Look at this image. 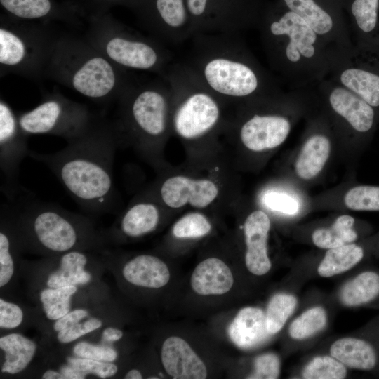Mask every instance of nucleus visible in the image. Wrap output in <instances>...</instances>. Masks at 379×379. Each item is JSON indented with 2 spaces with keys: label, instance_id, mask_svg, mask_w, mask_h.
<instances>
[{
  "label": "nucleus",
  "instance_id": "15",
  "mask_svg": "<svg viewBox=\"0 0 379 379\" xmlns=\"http://www.w3.org/2000/svg\"><path fill=\"white\" fill-rule=\"evenodd\" d=\"M315 89L331 110L355 132L368 133L374 128L377 110L348 88L326 77Z\"/></svg>",
  "mask_w": 379,
  "mask_h": 379
},
{
  "label": "nucleus",
  "instance_id": "10",
  "mask_svg": "<svg viewBox=\"0 0 379 379\" xmlns=\"http://www.w3.org/2000/svg\"><path fill=\"white\" fill-rule=\"evenodd\" d=\"M156 39L179 44L193 36L185 0H126Z\"/></svg>",
  "mask_w": 379,
  "mask_h": 379
},
{
  "label": "nucleus",
  "instance_id": "2",
  "mask_svg": "<svg viewBox=\"0 0 379 379\" xmlns=\"http://www.w3.org/2000/svg\"><path fill=\"white\" fill-rule=\"evenodd\" d=\"M284 8L271 6L260 13L256 27L267 60L291 88H313L328 77L339 58L301 17Z\"/></svg>",
  "mask_w": 379,
  "mask_h": 379
},
{
  "label": "nucleus",
  "instance_id": "40",
  "mask_svg": "<svg viewBox=\"0 0 379 379\" xmlns=\"http://www.w3.org/2000/svg\"><path fill=\"white\" fill-rule=\"evenodd\" d=\"M211 224L207 217L199 212L187 213L180 218L173 227V234L178 238L194 239L209 233Z\"/></svg>",
  "mask_w": 379,
  "mask_h": 379
},
{
  "label": "nucleus",
  "instance_id": "3",
  "mask_svg": "<svg viewBox=\"0 0 379 379\" xmlns=\"http://www.w3.org/2000/svg\"><path fill=\"white\" fill-rule=\"evenodd\" d=\"M187 63L222 101L248 102L281 93L239 34H197Z\"/></svg>",
  "mask_w": 379,
  "mask_h": 379
},
{
  "label": "nucleus",
  "instance_id": "37",
  "mask_svg": "<svg viewBox=\"0 0 379 379\" xmlns=\"http://www.w3.org/2000/svg\"><path fill=\"white\" fill-rule=\"evenodd\" d=\"M296 305V298L291 295L280 293L272 298L265 314L267 328L271 335L282 328Z\"/></svg>",
  "mask_w": 379,
  "mask_h": 379
},
{
  "label": "nucleus",
  "instance_id": "35",
  "mask_svg": "<svg viewBox=\"0 0 379 379\" xmlns=\"http://www.w3.org/2000/svg\"><path fill=\"white\" fill-rule=\"evenodd\" d=\"M2 8L12 16L22 20H38L58 13L53 0H0Z\"/></svg>",
  "mask_w": 379,
  "mask_h": 379
},
{
  "label": "nucleus",
  "instance_id": "5",
  "mask_svg": "<svg viewBox=\"0 0 379 379\" xmlns=\"http://www.w3.org/2000/svg\"><path fill=\"white\" fill-rule=\"evenodd\" d=\"M163 76L171 94V128L178 137L197 140L217 128L222 101L187 63L171 65Z\"/></svg>",
  "mask_w": 379,
  "mask_h": 379
},
{
  "label": "nucleus",
  "instance_id": "33",
  "mask_svg": "<svg viewBox=\"0 0 379 379\" xmlns=\"http://www.w3.org/2000/svg\"><path fill=\"white\" fill-rule=\"evenodd\" d=\"M364 257L363 248L354 244L329 248L318 267L324 277L343 273L358 264Z\"/></svg>",
  "mask_w": 379,
  "mask_h": 379
},
{
  "label": "nucleus",
  "instance_id": "12",
  "mask_svg": "<svg viewBox=\"0 0 379 379\" xmlns=\"http://www.w3.org/2000/svg\"><path fill=\"white\" fill-rule=\"evenodd\" d=\"M284 6L301 17L336 54L339 62L347 57L353 45L347 24L339 10L321 0H281Z\"/></svg>",
  "mask_w": 379,
  "mask_h": 379
},
{
  "label": "nucleus",
  "instance_id": "38",
  "mask_svg": "<svg viewBox=\"0 0 379 379\" xmlns=\"http://www.w3.org/2000/svg\"><path fill=\"white\" fill-rule=\"evenodd\" d=\"M326 324V312L321 307H315L305 311L291 323L289 334L293 339H305L321 331Z\"/></svg>",
  "mask_w": 379,
  "mask_h": 379
},
{
  "label": "nucleus",
  "instance_id": "31",
  "mask_svg": "<svg viewBox=\"0 0 379 379\" xmlns=\"http://www.w3.org/2000/svg\"><path fill=\"white\" fill-rule=\"evenodd\" d=\"M340 298L349 307L374 302L379 298V272L366 270L359 273L344 286Z\"/></svg>",
  "mask_w": 379,
  "mask_h": 379
},
{
  "label": "nucleus",
  "instance_id": "46",
  "mask_svg": "<svg viewBox=\"0 0 379 379\" xmlns=\"http://www.w3.org/2000/svg\"><path fill=\"white\" fill-rule=\"evenodd\" d=\"M263 204L274 211L295 215L299 210V204L293 197L279 192H268L262 197Z\"/></svg>",
  "mask_w": 379,
  "mask_h": 379
},
{
  "label": "nucleus",
  "instance_id": "19",
  "mask_svg": "<svg viewBox=\"0 0 379 379\" xmlns=\"http://www.w3.org/2000/svg\"><path fill=\"white\" fill-rule=\"evenodd\" d=\"M161 220L159 204L143 199L130 205L111 227L105 230L107 244L121 238H138L156 230Z\"/></svg>",
  "mask_w": 379,
  "mask_h": 379
},
{
  "label": "nucleus",
  "instance_id": "16",
  "mask_svg": "<svg viewBox=\"0 0 379 379\" xmlns=\"http://www.w3.org/2000/svg\"><path fill=\"white\" fill-rule=\"evenodd\" d=\"M159 194L162 203L169 208H179L190 205L204 208L218 198L219 187L209 179H193L177 175L162 182Z\"/></svg>",
  "mask_w": 379,
  "mask_h": 379
},
{
  "label": "nucleus",
  "instance_id": "9",
  "mask_svg": "<svg viewBox=\"0 0 379 379\" xmlns=\"http://www.w3.org/2000/svg\"><path fill=\"white\" fill-rule=\"evenodd\" d=\"M18 119L26 135H54L67 141L80 135L93 124L84 106L60 97L44 100L35 108L20 114Z\"/></svg>",
  "mask_w": 379,
  "mask_h": 379
},
{
  "label": "nucleus",
  "instance_id": "13",
  "mask_svg": "<svg viewBox=\"0 0 379 379\" xmlns=\"http://www.w3.org/2000/svg\"><path fill=\"white\" fill-rule=\"evenodd\" d=\"M153 40L126 32H118L107 39L106 55L123 67L165 73L170 61V53Z\"/></svg>",
  "mask_w": 379,
  "mask_h": 379
},
{
  "label": "nucleus",
  "instance_id": "42",
  "mask_svg": "<svg viewBox=\"0 0 379 379\" xmlns=\"http://www.w3.org/2000/svg\"><path fill=\"white\" fill-rule=\"evenodd\" d=\"M65 361L86 376L93 375L100 378H109L118 372V366L114 362H106L85 359L73 355L65 356Z\"/></svg>",
  "mask_w": 379,
  "mask_h": 379
},
{
  "label": "nucleus",
  "instance_id": "6",
  "mask_svg": "<svg viewBox=\"0 0 379 379\" xmlns=\"http://www.w3.org/2000/svg\"><path fill=\"white\" fill-rule=\"evenodd\" d=\"M171 94L165 81L128 87L123 95L121 129L144 157L153 161L171 129Z\"/></svg>",
  "mask_w": 379,
  "mask_h": 379
},
{
  "label": "nucleus",
  "instance_id": "48",
  "mask_svg": "<svg viewBox=\"0 0 379 379\" xmlns=\"http://www.w3.org/2000/svg\"><path fill=\"white\" fill-rule=\"evenodd\" d=\"M85 4L95 17L102 15L105 10L112 5L122 4L126 0H85Z\"/></svg>",
  "mask_w": 379,
  "mask_h": 379
},
{
  "label": "nucleus",
  "instance_id": "18",
  "mask_svg": "<svg viewBox=\"0 0 379 379\" xmlns=\"http://www.w3.org/2000/svg\"><path fill=\"white\" fill-rule=\"evenodd\" d=\"M69 81L72 87L80 94L102 99L115 91L118 77L109 60L103 56L92 55L73 67Z\"/></svg>",
  "mask_w": 379,
  "mask_h": 379
},
{
  "label": "nucleus",
  "instance_id": "1",
  "mask_svg": "<svg viewBox=\"0 0 379 379\" xmlns=\"http://www.w3.org/2000/svg\"><path fill=\"white\" fill-rule=\"evenodd\" d=\"M120 140L117 128L93 123L65 148L48 154L29 150L28 156L45 164L84 210L109 213L115 198L113 161Z\"/></svg>",
  "mask_w": 379,
  "mask_h": 379
},
{
  "label": "nucleus",
  "instance_id": "32",
  "mask_svg": "<svg viewBox=\"0 0 379 379\" xmlns=\"http://www.w3.org/2000/svg\"><path fill=\"white\" fill-rule=\"evenodd\" d=\"M31 44L18 31L1 26L0 28V63L10 67L25 65L31 57Z\"/></svg>",
  "mask_w": 379,
  "mask_h": 379
},
{
  "label": "nucleus",
  "instance_id": "30",
  "mask_svg": "<svg viewBox=\"0 0 379 379\" xmlns=\"http://www.w3.org/2000/svg\"><path fill=\"white\" fill-rule=\"evenodd\" d=\"M80 289L76 286L42 288L34 291V298L46 319L51 322L72 310V301Z\"/></svg>",
  "mask_w": 379,
  "mask_h": 379
},
{
  "label": "nucleus",
  "instance_id": "28",
  "mask_svg": "<svg viewBox=\"0 0 379 379\" xmlns=\"http://www.w3.org/2000/svg\"><path fill=\"white\" fill-rule=\"evenodd\" d=\"M0 349L4 353L1 372L15 375L25 371L32 362L38 345L20 333L11 332L0 337Z\"/></svg>",
  "mask_w": 379,
  "mask_h": 379
},
{
  "label": "nucleus",
  "instance_id": "51",
  "mask_svg": "<svg viewBox=\"0 0 379 379\" xmlns=\"http://www.w3.org/2000/svg\"><path fill=\"white\" fill-rule=\"evenodd\" d=\"M124 378L126 379H141L142 378V375L140 371L131 369L126 373Z\"/></svg>",
  "mask_w": 379,
  "mask_h": 379
},
{
  "label": "nucleus",
  "instance_id": "11",
  "mask_svg": "<svg viewBox=\"0 0 379 379\" xmlns=\"http://www.w3.org/2000/svg\"><path fill=\"white\" fill-rule=\"evenodd\" d=\"M379 109V45L353 46L328 77Z\"/></svg>",
  "mask_w": 379,
  "mask_h": 379
},
{
  "label": "nucleus",
  "instance_id": "49",
  "mask_svg": "<svg viewBox=\"0 0 379 379\" xmlns=\"http://www.w3.org/2000/svg\"><path fill=\"white\" fill-rule=\"evenodd\" d=\"M124 335L123 331L119 328L107 326L102 328L100 343L110 345V343L119 341Z\"/></svg>",
  "mask_w": 379,
  "mask_h": 379
},
{
  "label": "nucleus",
  "instance_id": "36",
  "mask_svg": "<svg viewBox=\"0 0 379 379\" xmlns=\"http://www.w3.org/2000/svg\"><path fill=\"white\" fill-rule=\"evenodd\" d=\"M101 308L102 307L91 316L81 320L69 328L55 333L49 337L52 336L55 342L60 345H67L110 325V314L99 313Z\"/></svg>",
  "mask_w": 379,
  "mask_h": 379
},
{
  "label": "nucleus",
  "instance_id": "22",
  "mask_svg": "<svg viewBox=\"0 0 379 379\" xmlns=\"http://www.w3.org/2000/svg\"><path fill=\"white\" fill-rule=\"evenodd\" d=\"M0 288L8 287L14 282L19 254L22 248L8 204L1 207L0 213Z\"/></svg>",
  "mask_w": 379,
  "mask_h": 379
},
{
  "label": "nucleus",
  "instance_id": "26",
  "mask_svg": "<svg viewBox=\"0 0 379 379\" xmlns=\"http://www.w3.org/2000/svg\"><path fill=\"white\" fill-rule=\"evenodd\" d=\"M234 283L228 266L221 260L209 258L201 261L191 277L192 289L199 295H221L228 292Z\"/></svg>",
  "mask_w": 379,
  "mask_h": 379
},
{
  "label": "nucleus",
  "instance_id": "14",
  "mask_svg": "<svg viewBox=\"0 0 379 379\" xmlns=\"http://www.w3.org/2000/svg\"><path fill=\"white\" fill-rule=\"evenodd\" d=\"M26 134L18 124V117L9 105L0 102V168L4 175V192L9 201L17 198L24 190L18 182L20 165L28 156Z\"/></svg>",
  "mask_w": 379,
  "mask_h": 379
},
{
  "label": "nucleus",
  "instance_id": "45",
  "mask_svg": "<svg viewBox=\"0 0 379 379\" xmlns=\"http://www.w3.org/2000/svg\"><path fill=\"white\" fill-rule=\"evenodd\" d=\"M101 307L102 306L100 304L98 307H95L93 305L91 308L87 307H80L72 309L69 312L60 319L48 324L51 326L47 325V331H46V334L49 336L55 333L69 328L81 320L91 316Z\"/></svg>",
  "mask_w": 379,
  "mask_h": 379
},
{
  "label": "nucleus",
  "instance_id": "47",
  "mask_svg": "<svg viewBox=\"0 0 379 379\" xmlns=\"http://www.w3.org/2000/svg\"><path fill=\"white\" fill-rule=\"evenodd\" d=\"M280 363L277 355L265 354L255 361V371L248 377L252 379H275L279 375Z\"/></svg>",
  "mask_w": 379,
  "mask_h": 379
},
{
  "label": "nucleus",
  "instance_id": "27",
  "mask_svg": "<svg viewBox=\"0 0 379 379\" xmlns=\"http://www.w3.org/2000/svg\"><path fill=\"white\" fill-rule=\"evenodd\" d=\"M330 353L343 364L359 370H374L379 362L376 345L363 338H340L333 343Z\"/></svg>",
  "mask_w": 379,
  "mask_h": 379
},
{
  "label": "nucleus",
  "instance_id": "34",
  "mask_svg": "<svg viewBox=\"0 0 379 379\" xmlns=\"http://www.w3.org/2000/svg\"><path fill=\"white\" fill-rule=\"evenodd\" d=\"M354 219L350 215L339 216L331 227L321 228L312 234L313 243L321 248H332L351 244L357 239L353 228Z\"/></svg>",
  "mask_w": 379,
  "mask_h": 379
},
{
  "label": "nucleus",
  "instance_id": "8",
  "mask_svg": "<svg viewBox=\"0 0 379 379\" xmlns=\"http://www.w3.org/2000/svg\"><path fill=\"white\" fill-rule=\"evenodd\" d=\"M192 35L239 34L256 27L262 8L256 0H185Z\"/></svg>",
  "mask_w": 379,
  "mask_h": 379
},
{
  "label": "nucleus",
  "instance_id": "29",
  "mask_svg": "<svg viewBox=\"0 0 379 379\" xmlns=\"http://www.w3.org/2000/svg\"><path fill=\"white\" fill-rule=\"evenodd\" d=\"M331 142L327 136L315 133L305 141L295 164L296 174L303 180L314 178L328 159Z\"/></svg>",
  "mask_w": 379,
  "mask_h": 379
},
{
  "label": "nucleus",
  "instance_id": "44",
  "mask_svg": "<svg viewBox=\"0 0 379 379\" xmlns=\"http://www.w3.org/2000/svg\"><path fill=\"white\" fill-rule=\"evenodd\" d=\"M26 320L25 309L20 304L0 298V328L13 331L19 328Z\"/></svg>",
  "mask_w": 379,
  "mask_h": 379
},
{
  "label": "nucleus",
  "instance_id": "23",
  "mask_svg": "<svg viewBox=\"0 0 379 379\" xmlns=\"http://www.w3.org/2000/svg\"><path fill=\"white\" fill-rule=\"evenodd\" d=\"M121 276L132 286L157 289L166 285L170 279V272L159 258L150 254H140L123 265Z\"/></svg>",
  "mask_w": 379,
  "mask_h": 379
},
{
  "label": "nucleus",
  "instance_id": "50",
  "mask_svg": "<svg viewBox=\"0 0 379 379\" xmlns=\"http://www.w3.org/2000/svg\"><path fill=\"white\" fill-rule=\"evenodd\" d=\"M41 378L43 379H67L65 375L62 373L58 369H46L41 375Z\"/></svg>",
  "mask_w": 379,
  "mask_h": 379
},
{
  "label": "nucleus",
  "instance_id": "17",
  "mask_svg": "<svg viewBox=\"0 0 379 379\" xmlns=\"http://www.w3.org/2000/svg\"><path fill=\"white\" fill-rule=\"evenodd\" d=\"M291 128L289 119L279 114L254 113L239 126L241 143L253 152L274 149L282 144Z\"/></svg>",
  "mask_w": 379,
  "mask_h": 379
},
{
  "label": "nucleus",
  "instance_id": "41",
  "mask_svg": "<svg viewBox=\"0 0 379 379\" xmlns=\"http://www.w3.org/2000/svg\"><path fill=\"white\" fill-rule=\"evenodd\" d=\"M346 206L354 211H379V187L359 185L350 190L344 199Z\"/></svg>",
  "mask_w": 379,
  "mask_h": 379
},
{
  "label": "nucleus",
  "instance_id": "7",
  "mask_svg": "<svg viewBox=\"0 0 379 379\" xmlns=\"http://www.w3.org/2000/svg\"><path fill=\"white\" fill-rule=\"evenodd\" d=\"M100 252L72 251L36 261L22 260L20 267L26 272L33 291L67 286L87 288L99 281L102 268L107 266L106 252Z\"/></svg>",
  "mask_w": 379,
  "mask_h": 379
},
{
  "label": "nucleus",
  "instance_id": "20",
  "mask_svg": "<svg viewBox=\"0 0 379 379\" xmlns=\"http://www.w3.org/2000/svg\"><path fill=\"white\" fill-rule=\"evenodd\" d=\"M270 229V220L262 211L251 213L244 225L246 251L245 263L253 274L263 275L271 268L267 255V239Z\"/></svg>",
  "mask_w": 379,
  "mask_h": 379
},
{
  "label": "nucleus",
  "instance_id": "21",
  "mask_svg": "<svg viewBox=\"0 0 379 379\" xmlns=\"http://www.w3.org/2000/svg\"><path fill=\"white\" fill-rule=\"evenodd\" d=\"M161 358L166 372L175 379H204V363L182 338L171 336L161 347Z\"/></svg>",
  "mask_w": 379,
  "mask_h": 379
},
{
  "label": "nucleus",
  "instance_id": "25",
  "mask_svg": "<svg viewBox=\"0 0 379 379\" xmlns=\"http://www.w3.org/2000/svg\"><path fill=\"white\" fill-rule=\"evenodd\" d=\"M232 341L241 349H251L261 345L271 335L266 324V315L258 307L241 309L228 328Z\"/></svg>",
  "mask_w": 379,
  "mask_h": 379
},
{
  "label": "nucleus",
  "instance_id": "39",
  "mask_svg": "<svg viewBox=\"0 0 379 379\" xmlns=\"http://www.w3.org/2000/svg\"><path fill=\"white\" fill-rule=\"evenodd\" d=\"M346 375L344 364L332 356L314 358L302 371V376L306 379H342Z\"/></svg>",
  "mask_w": 379,
  "mask_h": 379
},
{
  "label": "nucleus",
  "instance_id": "24",
  "mask_svg": "<svg viewBox=\"0 0 379 379\" xmlns=\"http://www.w3.org/2000/svg\"><path fill=\"white\" fill-rule=\"evenodd\" d=\"M379 0H352L351 22L348 25L353 46L372 47L379 44Z\"/></svg>",
  "mask_w": 379,
  "mask_h": 379
},
{
  "label": "nucleus",
  "instance_id": "4",
  "mask_svg": "<svg viewBox=\"0 0 379 379\" xmlns=\"http://www.w3.org/2000/svg\"><path fill=\"white\" fill-rule=\"evenodd\" d=\"M8 204L22 251L46 257L72 251H102L108 245L105 231L86 216L25 197Z\"/></svg>",
  "mask_w": 379,
  "mask_h": 379
},
{
  "label": "nucleus",
  "instance_id": "43",
  "mask_svg": "<svg viewBox=\"0 0 379 379\" xmlns=\"http://www.w3.org/2000/svg\"><path fill=\"white\" fill-rule=\"evenodd\" d=\"M71 352L70 355L106 362H114L118 357L117 351L110 345L102 343L94 344L85 340L73 344Z\"/></svg>",
  "mask_w": 379,
  "mask_h": 379
}]
</instances>
